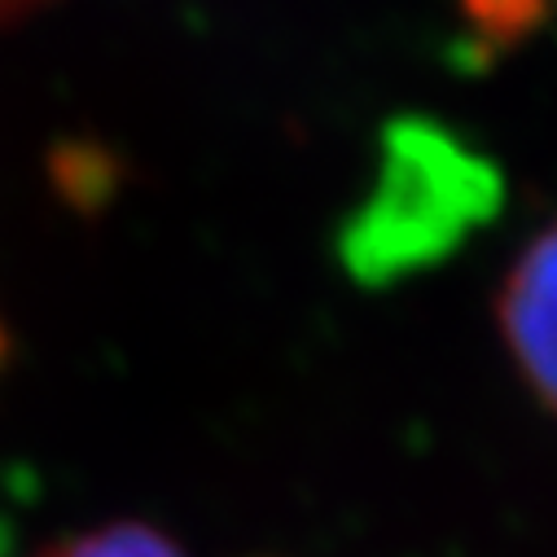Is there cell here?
Listing matches in <instances>:
<instances>
[{
  "label": "cell",
  "mask_w": 557,
  "mask_h": 557,
  "mask_svg": "<svg viewBox=\"0 0 557 557\" xmlns=\"http://www.w3.org/2000/svg\"><path fill=\"white\" fill-rule=\"evenodd\" d=\"M461 10L487 40L509 45L544 18V0H461Z\"/></svg>",
  "instance_id": "cell-4"
},
{
  "label": "cell",
  "mask_w": 557,
  "mask_h": 557,
  "mask_svg": "<svg viewBox=\"0 0 557 557\" xmlns=\"http://www.w3.org/2000/svg\"><path fill=\"white\" fill-rule=\"evenodd\" d=\"M45 557H185L172 540H163L150 527H136V522H114L101 531H88Z\"/></svg>",
  "instance_id": "cell-3"
},
{
  "label": "cell",
  "mask_w": 557,
  "mask_h": 557,
  "mask_svg": "<svg viewBox=\"0 0 557 557\" xmlns=\"http://www.w3.org/2000/svg\"><path fill=\"white\" fill-rule=\"evenodd\" d=\"M40 0H0V23H10V18H18V14H27V10H36Z\"/></svg>",
  "instance_id": "cell-5"
},
{
  "label": "cell",
  "mask_w": 557,
  "mask_h": 557,
  "mask_svg": "<svg viewBox=\"0 0 557 557\" xmlns=\"http://www.w3.org/2000/svg\"><path fill=\"white\" fill-rule=\"evenodd\" d=\"M500 330L540 404L557 412V224L513 263L500 290Z\"/></svg>",
  "instance_id": "cell-2"
},
{
  "label": "cell",
  "mask_w": 557,
  "mask_h": 557,
  "mask_svg": "<svg viewBox=\"0 0 557 557\" xmlns=\"http://www.w3.org/2000/svg\"><path fill=\"white\" fill-rule=\"evenodd\" d=\"M500 207V176L435 123H395L382 172L347 228V263L369 282L435 263Z\"/></svg>",
  "instance_id": "cell-1"
}]
</instances>
